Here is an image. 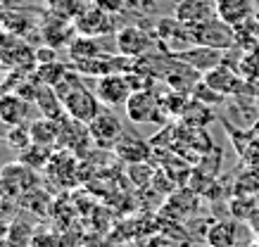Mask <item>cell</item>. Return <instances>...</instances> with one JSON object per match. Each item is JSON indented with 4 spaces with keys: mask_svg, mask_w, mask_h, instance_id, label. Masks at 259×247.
<instances>
[{
    "mask_svg": "<svg viewBox=\"0 0 259 247\" xmlns=\"http://www.w3.org/2000/svg\"><path fill=\"white\" fill-rule=\"evenodd\" d=\"M57 95L62 97V105H64V112H67V117L76 121H83V124H91V121L100 114L102 110V103L98 100L95 95V90L86 86V81L81 76L76 69H71L67 74V79L55 86Z\"/></svg>",
    "mask_w": 259,
    "mask_h": 247,
    "instance_id": "obj_1",
    "label": "cell"
},
{
    "mask_svg": "<svg viewBox=\"0 0 259 247\" xmlns=\"http://www.w3.org/2000/svg\"><path fill=\"white\" fill-rule=\"evenodd\" d=\"M38 185V174L36 169H31L24 162H10L0 169V190L5 192L12 200H22L24 195H29L31 190H36Z\"/></svg>",
    "mask_w": 259,
    "mask_h": 247,
    "instance_id": "obj_2",
    "label": "cell"
},
{
    "mask_svg": "<svg viewBox=\"0 0 259 247\" xmlns=\"http://www.w3.org/2000/svg\"><path fill=\"white\" fill-rule=\"evenodd\" d=\"M124 112L128 121L134 124H152V121H164L166 110L162 107V100L159 95H155L152 88H145V90H134L131 97L126 100Z\"/></svg>",
    "mask_w": 259,
    "mask_h": 247,
    "instance_id": "obj_3",
    "label": "cell"
},
{
    "mask_svg": "<svg viewBox=\"0 0 259 247\" xmlns=\"http://www.w3.org/2000/svg\"><path fill=\"white\" fill-rule=\"evenodd\" d=\"M155 38H157L159 48L166 50L169 55H179V53H183V50H188L195 45V38H193L190 26L181 24L176 17L159 19L157 29H155Z\"/></svg>",
    "mask_w": 259,
    "mask_h": 247,
    "instance_id": "obj_4",
    "label": "cell"
},
{
    "mask_svg": "<svg viewBox=\"0 0 259 247\" xmlns=\"http://www.w3.org/2000/svg\"><path fill=\"white\" fill-rule=\"evenodd\" d=\"M155 33H150L148 29H143L138 24H128L121 26L114 31V45H117L119 55H126L131 60H138V57L148 55L150 50L155 48Z\"/></svg>",
    "mask_w": 259,
    "mask_h": 247,
    "instance_id": "obj_5",
    "label": "cell"
},
{
    "mask_svg": "<svg viewBox=\"0 0 259 247\" xmlns=\"http://www.w3.org/2000/svg\"><path fill=\"white\" fill-rule=\"evenodd\" d=\"M88 133L93 138V145L100 147V150H114L119 140L126 136L121 119H119L110 107H107V110H100V114L88 124Z\"/></svg>",
    "mask_w": 259,
    "mask_h": 247,
    "instance_id": "obj_6",
    "label": "cell"
},
{
    "mask_svg": "<svg viewBox=\"0 0 259 247\" xmlns=\"http://www.w3.org/2000/svg\"><path fill=\"white\" fill-rule=\"evenodd\" d=\"M190 31H193L195 45H207V48H217L224 53L236 45V29L219 17H214L200 26H190Z\"/></svg>",
    "mask_w": 259,
    "mask_h": 247,
    "instance_id": "obj_7",
    "label": "cell"
},
{
    "mask_svg": "<svg viewBox=\"0 0 259 247\" xmlns=\"http://www.w3.org/2000/svg\"><path fill=\"white\" fill-rule=\"evenodd\" d=\"M40 24H43V15L29 8H10L3 10V15H0V29L17 33L26 40L29 36L40 38Z\"/></svg>",
    "mask_w": 259,
    "mask_h": 247,
    "instance_id": "obj_8",
    "label": "cell"
},
{
    "mask_svg": "<svg viewBox=\"0 0 259 247\" xmlns=\"http://www.w3.org/2000/svg\"><path fill=\"white\" fill-rule=\"evenodd\" d=\"M131 93H134V88L126 79V74H107V76L95 79V95L110 110L124 107L126 100L131 97Z\"/></svg>",
    "mask_w": 259,
    "mask_h": 247,
    "instance_id": "obj_9",
    "label": "cell"
},
{
    "mask_svg": "<svg viewBox=\"0 0 259 247\" xmlns=\"http://www.w3.org/2000/svg\"><path fill=\"white\" fill-rule=\"evenodd\" d=\"M204 83L209 88H214L219 95L224 97H238V95H243V90H245V76H240V74L231 67V64L226 62H221L219 67H214V69H209V72L202 76Z\"/></svg>",
    "mask_w": 259,
    "mask_h": 247,
    "instance_id": "obj_10",
    "label": "cell"
},
{
    "mask_svg": "<svg viewBox=\"0 0 259 247\" xmlns=\"http://www.w3.org/2000/svg\"><path fill=\"white\" fill-rule=\"evenodd\" d=\"M74 29L81 36H93V38H102L107 33H114L117 26H114V17L107 15L105 10H100L98 5H91V8H83L81 15L74 19Z\"/></svg>",
    "mask_w": 259,
    "mask_h": 247,
    "instance_id": "obj_11",
    "label": "cell"
},
{
    "mask_svg": "<svg viewBox=\"0 0 259 247\" xmlns=\"http://www.w3.org/2000/svg\"><path fill=\"white\" fill-rule=\"evenodd\" d=\"M174 17L186 26H200L217 17V0H179Z\"/></svg>",
    "mask_w": 259,
    "mask_h": 247,
    "instance_id": "obj_12",
    "label": "cell"
},
{
    "mask_svg": "<svg viewBox=\"0 0 259 247\" xmlns=\"http://www.w3.org/2000/svg\"><path fill=\"white\" fill-rule=\"evenodd\" d=\"M53 181L67 188V185H74L76 183V171H79V162L76 157L71 155L69 150H55L53 152V157L48 162V167L43 169Z\"/></svg>",
    "mask_w": 259,
    "mask_h": 247,
    "instance_id": "obj_13",
    "label": "cell"
},
{
    "mask_svg": "<svg viewBox=\"0 0 259 247\" xmlns=\"http://www.w3.org/2000/svg\"><path fill=\"white\" fill-rule=\"evenodd\" d=\"M0 121L5 126H22L29 121V100L17 93V90H10V93H3L0 95Z\"/></svg>",
    "mask_w": 259,
    "mask_h": 247,
    "instance_id": "obj_14",
    "label": "cell"
},
{
    "mask_svg": "<svg viewBox=\"0 0 259 247\" xmlns=\"http://www.w3.org/2000/svg\"><path fill=\"white\" fill-rule=\"evenodd\" d=\"M71 33H76L74 29V22H67V19H60L55 15H46L43 17V24H40V38L46 40V45L50 48H67L69 40L74 38Z\"/></svg>",
    "mask_w": 259,
    "mask_h": 247,
    "instance_id": "obj_15",
    "label": "cell"
},
{
    "mask_svg": "<svg viewBox=\"0 0 259 247\" xmlns=\"http://www.w3.org/2000/svg\"><path fill=\"white\" fill-rule=\"evenodd\" d=\"M257 0H217V17L226 24L238 26L257 17Z\"/></svg>",
    "mask_w": 259,
    "mask_h": 247,
    "instance_id": "obj_16",
    "label": "cell"
},
{
    "mask_svg": "<svg viewBox=\"0 0 259 247\" xmlns=\"http://www.w3.org/2000/svg\"><path fill=\"white\" fill-rule=\"evenodd\" d=\"M174 57H179L181 62L190 64L200 74H207L209 69H214V67H219L224 62V50L207 48V45H193V48L183 50V53H179V55H174Z\"/></svg>",
    "mask_w": 259,
    "mask_h": 247,
    "instance_id": "obj_17",
    "label": "cell"
},
{
    "mask_svg": "<svg viewBox=\"0 0 259 247\" xmlns=\"http://www.w3.org/2000/svg\"><path fill=\"white\" fill-rule=\"evenodd\" d=\"M33 107H36V110L40 112V117H46V119L62 121L64 117H67L64 105H62V97L57 95L55 88H53V86H46V83H40V88L36 90Z\"/></svg>",
    "mask_w": 259,
    "mask_h": 247,
    "instance_id": "obj_18",
    "label": "cell"
},
{
    "mask_svg": "<svg viewBox=\"0 0 259 247\" xmlns=\"http://www.w3.org/2000/svg\"><path fill=\"white\" fill-rule=\"evenodd\" d=\"M102 53V45L98 43V38L93 36H81V33H74V38L69 40L67 45V57H69L71 67H76L81 62H88Z\"/></svg>",
    "mask_w": 259,
    "mask_h": 247,
    "instance_id": "obj_19",
    "label": "cell"
},
{
    "mask_svg": "<svg viewBox=\"0 0 259 247\" xmlns=\"http://www.w3.org/2000/svg\"><path fill=\"white\" fill-rule=\"evenodd\" d=\"M150 150H152L150 143H145L141 138L124 136L117 143V147H114V155H117L119 160H124L126 164H138V162H148Z\"/></svg>",
    "mask_w": 259,
    "mask_h": 247,
    "instance_id": "obj_20",
    "label": "cell"
},
{
    "mask_svg": "<svg viewBox=\"0 0 259 247\" xmlns=\"http://www.w3.org/2000/svg\"><path fill=\"white\" fill-rule=\"evenodd\" d=\"M60 124L62 121H53V119H33L29 124V133H31V143L36 145H46V147H55L60 143Z\"/></svg>",
    "mask_w": 259,
    "mask_h": 247,
    "instance_id": "obj_21",
    "label": "cell"
},
{
    "mask_svg": "<svg viewBox=\"0 0 259 247\" xmlns=\"http://www.w3.org/2000/svg\"><path fill=\"white\" fill-rule=\"evenodd\" d=\"M179 117H181V121H183V126H190V128H204L214 119L212 107L200 103V100H195V97H188V100H186V105H183V110H181Z\"/></svg>",
    "mask_w": 259,
    "mask_h": 247,
    "instance_id": "obj_22",
    "label": "cell"
},
{
    "mask_svg": "<svg viewBox=\"0 0 259 247\" xmlns=\"http://www.w3.org/2000/svg\"><path fill=\"white\" fill-rule=\"evenodd\" d=\"M238 226L233 219H224V221H217L207 231V242L209 247H236L238 245Z\"/></svg>",
    "mask_w": 259,
    "mask_h": 247,
    "instance_id": "obj_23",
    "label": "cell"
},
{
    "mask_svg": "<svg viewBox=\"0 0 259 247\" xmlns=\"http://www.w3.org/2000/svg\"><path fill=\"white\" fill-rule=\"evenodd\" d=\"M74 67L67 62H62V60H55V62H48V64H38L36 69H33V74L38 76L40 83H46V86H60L64 79H67V74L71 72Z\"/></svg>",
    "mask_w": 259,
    "mask_h": 247,
    "instance_id": "obj_24",
    "label": "cell"
},
{
    "mask_svg": "<svg viewBox=\"0 0 259 247\" xmlns=\"http://www.w3.org/2000/svg\"><path fill=\"white\" fill-rule=\"evenodd\" d=\"M53 152H55V147H46V145L31 143L24 152H19V162L29 164V167L36 169V171H43V169L48 167L50 157H53Z\"/></svg>",
    "mask_w": 259,
    "mask_h": 247,
    "instance_id": "obj_25",
    "label": "cell"
},
{
    "mask_svg": "<svg viewBox=\"0 0 259 247\" xmlns=\"http://www.w3.org/2000/svg\"><path fill=\"white\" fill-rule=\"evenodd\" d=\"M48 15H55L60 19L74 22L83 10V0H46Z\"/></svg>",
    "mask_w": 259,
    "mask_h": 247,
    "instance_id": "obj_26",
    "label": "cell"
},
{
    "mask_svg": "<svg viewBox=\"0 0 259 247\" xmlns=\"http://www.w3.org/2000/svg\"><path fill=\"white\" fill-rule=\"evenodd\" d=\"M5 143H8L10 147L17 152V155L26 150V147L31 145L29 124H22V126H8V131H5Z\"/></svg>",
    "mask_w": 259,
    "mask_h": 247,
    "instance_id": "obj_27",
    "label": "cell"
},
{
    "mask_svg": "<svg viewBox=\"0 0 259 247\" xmlns=\"http://www.w3.org/2000/svg\"><path fill=\"white\" fill-rule=\"evenodd\" d=\"M190 97H195V100H200V103L209 105V107H214V105H221L224 103V95H219L214 88H209L207 83H204V79L197 83L195 88H193V93H190Z\"/></svg>",
    "mask_w": 259,
    "mask_h": 247,
    "instance_id": "obj_28",
    "label": "cell"
},
{
    "mask_svg": "<svg viewBox=\"0 0 259 247\" xmlns=\"http://www.w3.org/2000/svg\"><path fill=\"white\" fill-rule=\"evenodd\" d=\"M93 5H98L100 10H105L107 15L117 17L124 12V8L128 5V0H93Z\"/></svg>",
    "mask_w": 259,
    "mask_h": 247,
    "instance_id": "obj_29",
    "label": "cell"
},
{
    "mask_svg": "<svg viewBox=\"0 0 259 247\" xmlns=\"http://www.w3.org/2000/svg\"><path fill=\"white\" fill-rule=\"evenodd\" d=\"M55 60H60L57 48H50V45H40V48H36V67H38V64L55 62Z\"/></svg>",
    "mask_w": 259,
    "mask_h": 247,
    "instance_id": "obj_30",
    "label": "cell"
},
{
    "mask_svg": "<svg viewBox=\"0 0 259 247\" xmlns=\"http://www.w3.org/2000/svg\"><path fill=\"white\" fill-rule=\"evenodd\" d=\"M3 10H10V8H26L29 0H0Z\"/></svg>",
    "mask_w": 259,
    "mask_h": 247,
    "instance_id": "obj_31",
    "label": "cell"
},
{
    "mask_svg": "<svg viewBox=\"0 0 259 247\" xmlns=\"http://www.w3.org/2000/svg\"><path fill=\"white\" fill-rule=\"evenodd\" d=\"M247 223H250L252 233H254V235H257V238H259V207L254 209V212H252V216H250V219H247Z\"/></svg>",
    "mask_w": 259,
    "mask_h": 247,
    "instance_id": "obj_32",
    "label": "cell"
},
{
    "mask_svg": "<svg viewBox=\"0 0 259 247\" xmlns=\"http://www.w3.org/2000/svg\"><path fill=\"white\" fill-rule=\"evenodd\" d=\"M8 233H10V221L3 214H0V240L8 238Z\"/></svg>",
    "mask_w": 259,
    "mask_h": 247,
    "instance_id": "obj_33",
    "label": "cell"
},
{
    "mask_svg": "<svg viewBox=\"0 0 259 247\" xmlns=\"http://www.w3.org/2000/svg\"><path fill=\"white\" fill-rule=\"evenodd\" d=\"M0 67H3V62H0Z\"/></svg>",
    "mask_w": 259,
    "mask_h": 247,
    "instance_id": "obj_34",
    "label": "cell"
},
{
    "mask_svg": "<svg viewBox=\"0 0 259 247\" xmlns=\"http://www.w3.org/2000/svg\"><path fill=\"white\" fill-rule=\"evenodd\" d=\"M0 192H3V190H0Z\"/></svg>",
    "mask_w": 259,
    "mask_h": 247,
    "instance_id": "obj_35",
    "label": "cell"
}]
</instances>
